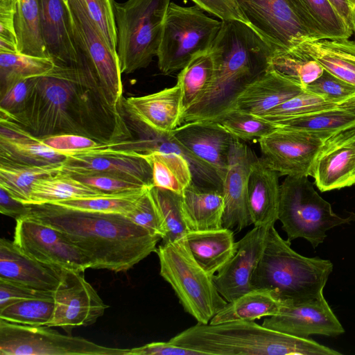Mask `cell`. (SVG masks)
Instances as JSON below:
<instances>
[{"instance_id":"6da1fadb","label":"cell","mask_w":355,"mask_h":355,"mask_svg":"<svg viewBox=\"0 0 355 355\" xmlns=\"http://www.w3.org/2000/svg\"><path fill=\"white\" fill-rule=\"evenodd\" d=\"M1 118L39 139L73 134L107 144L128 132L118 105L110 103L97 73L78 60L34 78L23 110Z\"/></svg>"},{"instance_id":"7a4b0ae2","label":"cell","mask_w":355,"mask_h":355,"mask_svg":"<svg viewBox=\"0 0 355 355\" xmlns=\"http://www.w3.org/2000/svg\"><path fill=\"white\" fill-rule=\"evenodd\" d=\"M29 205L28 217L63 234L87 258L90 268L127 271L155 252L162 239L123 214L76 210L51 203Z\"/></svg>"},{"instance_id":"3957f363","label":"cell","mask_w":355,"mask_h":355,"mask_svg":"<svg viewBox=\"0 0 355 355\" xmlns=\"http://www.w3.org/2000/svg\"><path fill=\"white\" fill-rule=\"evenodd\" d=\"M211 51L217 64L214 83L199 103L182 114L180 125L220 119L243 89L270 67L273 53L259 35L238 21L222 22Z\"/></svg>"},{"instance_id":"277c9868","label":"cell","mask_w":355,"mask_h":355,"mask_svg":"<svg viewBox=\"0 0 355 355\" xmlns=\"http://www.w3.org/2000/svg\"><path fill=\"white\" fill-rule=\"evenodd\" d=\"M172 343L214 355H340L311 338H302L258 324L232 321L196 324L169 340Z\"/></svg>"},{"instance_id":"5b68a950","label":"cell","mask_w":355,"mask_h":355,"mask_svg":"<svg viewBox=\"0 0 355 355\" xmlns=\"http://www.w3.org/2000/svg\"><path fill=\"white\" fill-rule=\"evenodd\" d=\"M333 270L327 259L302 256L284 240L275 225L268 231L261 257L252 274L253 288H266L286 304H300L323 297Z\"/></svg>"},{"instance_id":"8992f818","label":"cell","mask_w":355,"mask_h":355,"mask_svg":"<svg viewBox=\"0 0 355 355\" xmlns=\"http://www.w3.org/2000/svg\"><path fill=\"white\" fill-rule=\"evenodd\" d=\"M155 252L159 274L171 285L184 311L198 322L209 324L227 302L218 291L213 277L195 260L185 239L161 243Z\"/></svg>"},{"instance_id":"52a82bcc","label":"cell","mask_w":355,"mask_h":355,"mask_svg":"<svg viewBox=\"0 0 355 355\" xmlns=\"http://www.w3.org/2000/svg\"><path fill=\"white\" fill-rule=\"evenodd\" d=\"M171 0L114 3L116 52L122 73L147 67L157 55Z\"/></svg>"},{"instance_id":"ba28073f","label":"cell","mask_w":355,"mask_h":355,"mask_svg":"<svg viewBox=\"0 0 355 355\" xmlns=\"http://www.w3.org/2000/svg\"><path fill=\"white\" fill-rule=\"evenodd\" d=\"M354 219V213L347 217L334 213L308 176H286L280 185L278 220L289 242L303 238L315 248L323 243L328 230Z\"/></svg>"},{"instance_id":"9c48e42d","label":"cell","mask_w":355,"mask_h":355,"mask_svg":"<svg viewBox=\"0 0 355 355\" xmlns=\"http://www.w3.org/2000/svg\"><path fill=\"white\" fill-rule=\"evenodd\" d=\"M221 25L222 21L209 17L196 5L182 6L170 2L156 55L159 71L171 74L209 50Z\"/></svg>"},{"instance_id":"30bf717a","label":"cell","mask_w":355,"mask_h":355,"mask_svg":"<svg viewBox=\"0 0 355 355\" xmlns=\"http://www.w3.org/2000/svg\"><path fill=\"white\" fill-rule=\"evenodd\" d=\"M128 351L61 334L48 326L19 324L0 319V355H128Z\"/></svg>"},{"instance_id":"8fae6325","label":"cell","mask_w":355,"mask_h":355,"mask_svg":"<svg viewBox=\"0 0 355 355\" xmlns=\"http://www.w3.org/2000/svg\"><path fill=\"white\" fill-rule=\"evenodd\" d=\"M67 7L78 61L96 71L110 103L117 105L123 98L122 73L117 53L107 45L78 0H68Z\"/></svg>"},{"instance_id":"7c38bea8","label":"cell","mask_w":355,"mask_h":355,"mask_svg":"<svg viewBox=\"0 0 355 355\" xmlns=\"http://www.w3.org/2000/svg\"><path fill=\"white\" fill-rule=\"evenodd\" d=\"M335 134L278 126L259 141L260 158L279 175L309 176L322 146Z\"/></svg>"},{"instance_id":"4fadbf2b","label":"cell","mask_w":355,"mask_h":355,"mask_svg":"<svg viewBox=\"0 0 355 355\" xmlns=\"http://www.w3.org/2000/svg\"><path fill=\"white\" fill-rule=\"evenodd\" d=\"M251 28L275 52L313 40L291 0H236Z\"/></svg>"},{"instance_id":"5bb4252c","label":"cell","mask_w":355,"mask_h":355,"mask_svg":"<svg viewBox=\"0 0 355 355\" xmlns=\"http://www.w3.org/2000/svg\"><path fill=\"white\" fill-rule=\"evenodd\" d=\"M119 110L128 130L123 139L113 141L109 148L126 153L144 157L153 152L175 153L189 162L193 182L198 186L217 189L222 192L223 182L216 172L200 162L179 144L171 133L159 132L138 119L121 101Z\"/></svg>"},{"instance_id":"9a60e30c","label":"cell","mask_w":355,"mask_h":355,"mask_svg":"<svg viewBox=\"0 0 355 355\" xmlns=\"http://www.w3.org/2000/svg\"><path fill=\"white\" fill-rule=\"evenodd\" d=\"M15 244L27 256L42 263L85 272L90 263L63 234L30 217L16 220Z\"/></svg>"},{"instance_id":"2e32d148","label":"cell","mask_w":355,"mask_h":355,"mask_svg":"<svg viewBox=\"0 0 355 355\" xmlns=\"http://www.w3.org/2000/svg\"><path fill=\"white\" fill-rule=\"evenodd\" d=\"M53 300V315L48 327H59L68 332L95 323L108 307L85 279L83 272L64 268Z\"/></svg>"},{"instance_id":"e0dca14e","label":"cell","mask_w":355,"mask_h":355,"mask_svg":"<svg viewBox=\"0 0 355 355\" xmlns=\"http://www.w3.org/2000/svg\"><path fill=\"white\" fill-rule=\"evenodd\" d=\"M107 144L68 155L62 163V171L71 175H110L153 186L152 168L146 158L109 148Z\"/></svg>"},{"instance_id":"ac0fdd59","label":"cell","mask_w":355,"mask_h":355,"mask_svg":"<svg viewBox=\"0 0 355 355\" xmlns=\"http://www.w3.org/2000/svg\"><path fill=\"white\" fill-rule=\"evenodd\" d=\"M257 159L244 141L234 139L223 180V227L232 230L234 228L239 232L252 224L247 204L248 185L252 166Z\"/></svg>"},{"instance_id":"d6986e66","label":"cell","mask_w":355,"mask_h":355,"mask_svg":"<svg viewBox=\"0 0 355 355\" xmlns=\"http://www.w3.org/2000/svg\"><path fill=\"white\" fill-rule=\"evenodd\" d=\"M275 225L254 226L236 242V251L228 263L213 277L220 295L232 302L254 289L252 274L261 257L270 227Z\"/></svg>"},{"instance_id":"ffe728a7","label":"cell","mask_w":355,"mask_h":355,"mask_svg":"<svg viewBox=\"0 0 355 355\" xmlns=\"http://www.w3.org/2000/svg\"><path fill=\"white\" fill-rule=\"evenodd\" d=\"M263 326L302 338L319 334L337 336L345 329L324 297L300 304H286L263 320Z\"/></svg>"},{"instance_id":"44dd1931","label":"cell","mask_w":355,"mask_h":355,"mask_svg":"<svg viewBox=\"0 0 355 355\" xmlns=\"http://www.w3.org/2000/svg\"><path fill=\"white\" fill-rule=\"evenodd\" d=\"M309 176L322 192L355 184V128L339 132L326 140Z\"/></svg>"},{"instance_id":"7402d4cb","label":"cell","mask_w":355,"mask_h":355,"mask_svg":"<svg viewBox=\"0 0 355 355\" xmlns=\"http://www.w3.org/2000/svg\"><path fill=\"white\" fill-rule=\"evenodd\" d=\"M171 135L195 157L213 168L223 182L231 146L236 138L215 121L183 123Z\"/></svg>"},{"instance_id":"603a6c76","label":"cell","mask_w":355,"mask_h":355,"mask_svg":"<svg viewBox=\"0 0 355 355\" xmlns=\"http://www.w3.org/2000/svg\"><path fill=\"white\" fill-rule=\"evenodd\" d=\"M304 90L297 80L270 65L243 89L231 111L262 116Z\"/></svg>"},{"instance_id":"cb8c5ba5","label":"cell","mask_w":355,"mask_h":355,"mask_svg":"<svg viewBox=\"0 0 355 355\" xmlns=\"http://www.w3.org/2000/svg\"><path fill=\"white\" fill-rule=\"evenodd\" d=\"M62 268L25 254L13 241L0 239V279L31 289L53 292L60 284Z\"/></svg>"},{"instance_id":"d4e9b609","label":"cell","mask_w":355,"mask_h":355,"mask_svg":"<svg viewBox=\"0 0 355 355\" xmlns=\"http://www.w3.org/2000/svg\"><path fill=\"white\" fill-rule=\"evenodd\" d=\"M0 161L12 164L44 166L61 164L67 155L44 144L15 123L0 118Z\"/></svg>"},{"instance_id":"484cf974","label":"cell","mask_w":355,"mask_h":355,"mask_svg":"<svg viewBox=\"0 0 355 355\" xmlns=\"http://www.w3.org/2000/svg\"><path fill=\"white\" fill-rule=\"evenodd\" d=\"M41 32L49 58L55 66H70L78 59L67 4L63 0H39Z\"/></svg>"},{"instance_id":"4316f807","label":"cell","mask_w":355,"mask_h":355,"mask_svg":"<svg viewBox=\"0 0 355 355\" xmlns=\"http://www.w3.org/2000/svg\"><path fill=\"white\" fill-rule=\"evenodd\" d=\"M122 101L138 119L159 132L171 133L180 125L183 111L178 84L148 95L123 98Z\"/></svg>"},{"instance_id":"83f0119b","label":"cell","mask_w":355,"mask_h":355,"mask_svg":"<svg viewBox=\"0 0 355 355\" xmlns=\"http://www.w3.org/2000/svg\"><path fill=\"white\" fill-rule=\"evenodd\" d=\"M279 174L258 158L254 163L248 185L247 204L254 226L275 225L280 200Z\"/></svg>"},{"instance_id":"f1b7e54d","label":"cell","mask_w":355,"mask_h":355,"mask_svg":"<svg viewBox=\"0 0 355 355\" xmlns=\"http://www.w3.org/2000/svg\"><path fill=\"white\" fill-rule=\"evenodd\" d=\"M288 51L300 58L315 60L327 71L355 85V40H306Z\"/></svg>"},{"instance_id":"f546056e","label":"cell","mask_w":355,"mask_h":355,"mask_svg":"<svg viewBox=\"0 0 355 355\" xmlns=\"http://www.w3.org/2000/svg\"><path fill=\"white\" fill-rule=\"evenodd\" d=\"M184 239L195 260L213 277L228 263L236 251L234 232L225 227L191 231Z\"/></svg>"},{"instance_id":"4dcf8cb0","label":"cell","mask_w":355,"mask_h":355,"mask_svg":"<svg viewBox=\"0 0 355 355\" xmlns=\"http://www.w3.org/2000/svg\"><path fill=\"white\" fill-rule=\"evenodd\" d=\"M181 207L189 232L223 227L224 198L221 191L192 182L182 195Z\"/></svg>"},{"instance_id":"1f68e13d","label":"cell","mask_w":355,"mask_h":355,"mask_svg":"<svg viewBox=\"0 0 355 355\" xmlns=\"http://www.w3.org/2000/svg\"><path fill=\"white\" fill-rule=\"evenodd\" d=\"M313 40L349 38L354 32L329 0H291Z\"/></svg>"},{"instance_id":"d6a6232c","label":"cell","mask_w":355,"mask_h":355,"mask_svg":"<svg viewBox=\"0 0 355 355\" xmlns=\"http://www.w3.org/2000/svg\"><path fill=\"white\" fill-rule=\"evenodd\" d=\"M216 73L217 64L211 48L196 55L180 70L176 84L181 89L182 114L206 96L214 83Z\"/></svg>"},{"instance_id":"836d02e7","label":"cell","mask_w":355,"mask_h":355,"mask_svg":"<svg viewBox=\"0 0 355 355\" xmlns=\"http://www.w3.org/2000/svg\"><path fill=\"white\" fill-rule=\"evenodd\" d=\"M286 303L266 288H254L227 302L211 320L216 324L232 321H254L277 314Z\"/></svg>"},{"instance_id":"e575fe53","label":"cell","mask_w":355,"mask_h":355,"mask_svg":"<svg viewBox=\"0 0 355 355\" xmlns=\"http://www.w3.org/2000/svg\"><path fill=\"white\" fill-rule=\"evenodd\" d=\"M99 191L71 175L60 172L37 180L33 185L26 204L42 205L62 200L101 196Z\"/></svg>"},{"instance_id":"d590c367","label":"cell","mask_w":355,"mask_h":355,"mask_svg":"<svg viewBox=\"0 0 355 355\" xmlns=\"http://www.w3.org/2000/svg\"><path fill=\"white\" fill-rule=\"evenodd\" d=\"M150 163L153 186L182 195L193 182L188 160L175 153L153 152L144 156Z\"/></svg>"},{"instance_id":"8d00e7d4","label":"cell","mask_w":355,"mask_h":355,"mask_svg":"<svg viewBox=\"0 0 355 355\" xmlns=\"http://www.w3.org/2000/svg\"><path fill=\"white\" fill-rule=\"evenodd\" d=\"M15 30L18 53L49 58L41 32L39 0H17Z\"/></svg>"},{"instance_id":"74e56055","label":"cell","mask_w":355,"mask_h":355,"mask_svg":"<svg viewBox=\"0 0 355 355\" xmlns=\"http://www.w3.org/2000/svg\"><path fill=\"white\" fill-rule=\"evenodd\" d=\"M62 163L44 166L24 165L0 161V187L14 198L26 204L33 184L62 171Z\"/></svg>"},{"instance_id":"f35d334b","label":"cell","mask_w":355,"mask_h":355,"mask_svg":"<svg viewBox=\"0 0 355 355\" xmlns=\"http://www.w3.org/2000/svg\"><path fill=\"white\" fill-rule=\"evenodd\" d=\"M277 125L304 131L338 133L355 128V103L293 117Z\"/></svg>"},{"instance_id":"ab89813d","label":"cell","mask_w":355,"mask_h":355,"mask_svg":"<svg viewBox=\"0 0 355 355\" xmlns=\"http://www.w3.org/2000/svg\"><path fill=\"white\" fill-rule=\"evenodd\" d=\"M54 66L50 58L0 52V93L19 80L46 75Z\"/></svg>"},{"instance_id":"60d3db41","label":"cell","mask_w":355,"mask_h":355,"mask_svg":"<svg viewBox=\"0 0 355 355\" xmlns=\"http://www.w3.org/2000/svg\"><path fill=\"white\" fill-rule=\"evenodd\" d=\"M149 193L164 228L163 244L184 238L189 232L181 207V195L152 186Z\"/></svg>"},{"instance_id":"b9f144b4","label":"cell","mask_w":355,"mask_h":355,"mask_svg":"<svg viewBox=\"0 0 355 355\" xmlns=\"http://www.w3.org/2000/svg\"><path fill=\"white\" fill-rule=\"evenodd\" d=\"M53 311V297L27 299L0 309V319L19 324L48 326Z\"/></svg>"},{"instance_id":"7bdbcfd3","label":"cell","mask_w":355,"mask_h":355,"mask_svg":"<svg viewBox=\"0 0 355 355\" xmlns=\"http://www.w3.org/2000/svg\"><path fill=\"white\" fill-rule=\"evenodd\" d=\"M147 189L134 193L104 194L89 198L62 200L51 204L76 210L126 215L132 211L139 197Z\"/></svg>"},{"instance_id":"ee69618b","label":"cell","mask_w":355,"mask_h":355,"mask_svg":"<svg viewBox=\"0 0 355 355\" xmlns=\"http://www.w3.org/2000/svg\"><path fill=\"white\" fill-rule=\"evenodd\" d=\"M215 122L234 138L244 142H259L278 127L261 116L236 110L228 112Z\"/></svg>"},{"instance_id":"f6af8a7d","label":"cell","mask_w":355,"mask_h":355,"mask_svg":"<svg viewBox=\"0 0 355 355\" xmlns=\"http://www.w3.org/2000/svg\"><path fill=\"white\" fill-rule=\"evenodd\" d=\"M344 106L307 91L275 107L261 116L275 124L316 111Z\"/></svg>"},{"instance_id":"bcb514c9","label":"cell","mask_w":355,"mask_h":355,"mask_svg":"<svg viewBox=\"0 0 355 355\" xmlns=\"http://www.w3.org/2000/svg\"><path fill=\"white\" fill-rule=\"evenodd\" d=\"M270 64L278 71L297 80L303 87L318 78L323 67L315 60L300 58L291 52H275Z\"/></svg>"},{"instance_id":"7dc6e473","label":"cell","mask_w":355,"mask_h":355,"mask_svg":"<svg viewBox=\"0 0 355 355\" xmlns=\"http://www.w3.org/2000/svg\"><path fill=\"white\" fill-rule=\"evenodd\" d=\"M110 49L116 52L114 0H78ZM117 53V52H116Z\"/></svg>"},{"instance_id":"c3c4849f","label":"cell","mask_w":355,"mask_h":355,"mask_svg":"<svg viewBox=\"0 0 355 355\" xmlns=\"http://www.w3.org/2000/svg\"><path fill=\"white\" fill-rule=\"evenodd\" d=\"M305 91L321 96L341 105L355 103V85L324 70L322 74L309 84Z\"/></svg>"},{"instance_id":"681fc988","label":"cell","mask_w":355,"mask_h":355,"mask_svg":"<svg viewBox=\"0 0 355 355\" xmlns=\"http://www.w3.org/2000/svg\"><path fill=\"white\" fill-rule=\"evenodd\" d=\"M149 188L141 193L134 208L125 216L135 224L162 239L164 234V228L149 193Z\"/></svg>"},{"instance_id":"f907efd6","label":"cell","mask_w":355,"mask_h":355,"mask_svg":"<svg viewBox=\"0 0 355 355\" xmlns=\"http://www.w3.org/2000/svg\"><path fill=\"white\" fill-rule=\"evenodd\" d=\"M72 176L87 185L107 194L134 193L148 188V187L135 182L110 175H93Z\"/></svg>"},{"instance_id":"816d5d0a","label":"cell","mask_w":355,"mask_h":355,"mask_svg":"<svg viewBox=\"0 0 355 355\" xmlns=\"http://www.w3.org/2000/svg\"><path fill=\"white\" fill-rule=\"evenodd\" d=\"M41 139L46 146L67 155L96 150L106 145L87 137L73 134L56 135Z\"/></svg>"},{"instance_id":"f5cc1de1","label":"cell","mask_w":355,"mask_h":355,"mask_svg":"<svg viewBox=\"0 0 355 355\" xmlns=\"http://www.w3.org/2000/svg\"><path fill=\"white\" fill-rule=\"evenodd\" d=\"M17 0H0V52L18 53L15 30Z\"/></svg>"},{"instance_id":"db71d44e","label":"cell","mask_w":355,"mask_h":355,"mask_svg":"<svg viewBox=\"0 0 355 355\" xmlns=\"http://www.w3.org/2000/svg\"><path fill=\"white\" fill-rule=\"evenodd\" d=\"M33 80L34 78L19 80L0 93L1 115L11 116L23 110L32 88Z\"/></svg>"},{"instance_id":"11a10c76","label":"cell","mask_w":355,"mask_h":355,"mask_svg":"<svg viewBox=\"0 0 355 355\" xmlns=\"http://www.w3.org/2000/svg\"><path fill=\"white\" fill-rule=\"evenodd\" d=\"M205 11L219 18L220 21H238L248 26L250 24L236 0H191Z\"/></svg>"},{"instance_id":"9f6ffc18","label":"cell","mask_w":355,"mask_h":355,"mask_svg":"<svg viewBox=\"0 0 355 355\" xmlns=\"http://www.w3.org/2000/svg\"><path fill=\"white\" fill-rule=\"evenodd\" d=\"M53 297V292L37 291L0 279V309L24 300Z\"/></svg>"},{"instance_id":"6f0895ef","label":"cell","mask_w":355,"mask_h":355,"mask_svg":"<svg viewBox=\"0 0 355 355\" xmlns=\"http://www.w3.org/2000/svg\"><path fill=\"white\" fill-rule=\"evenodd\" d=\"M128 355H202L201 352L170 342H154L129 349Z\"/></svg>"},{"instance_id":"680465c9","label":"cell","mask_w":355,"mask_h":355,"mask_svg":"<svg viewBox=\"0 0 355 355\" xmlns=\"http://www.w3.org/2000/svg\"><path fill=\"white\" fill-rule=\"evenodd\" d=\"M30 211L29 205L14 198L6 190L0 187V212L2 214L17 220L28 217Z\"/></svg>"},{"instance_id":"91938a15","label":"cell","mask_w":355,"mask_h":355,"mask_svg":"<svg viewBox=\"0 0 355 355\" xmlns=\"http://www.w3.org/2000/svg\"><path fill=\"white\" fill-rule=\"evenodd\" d=\"M340 15L355 33V5L352 0H329Z\"/></svg>"},{"instance_id":"94428289","label":"cell","mask_w":355,"mask_h":355,"mask_svg":"<svg viewBox=\"0 0 355 355\" xmlns=\"http://www.w3.org/2000/svg\"><path fill=\"white\" fill-rule=\"evenodd\" d=\"M63 1H64L66 4H67V3H68V0H63Z\"/></svg>"},{"instance_id":"6125c7cd","label":"cell","mask_w":355,"mask_h":355,"mask_svg":"<svg viewBox=\"0 0 355 355\" xmlns=\"http://www.w3.org/2000/svg\"><path fill=\"white\" fill-rule=\"evenodd\" d=\"M354 4L355 5V0H352Z\"/></svg>"}]
</instances>
